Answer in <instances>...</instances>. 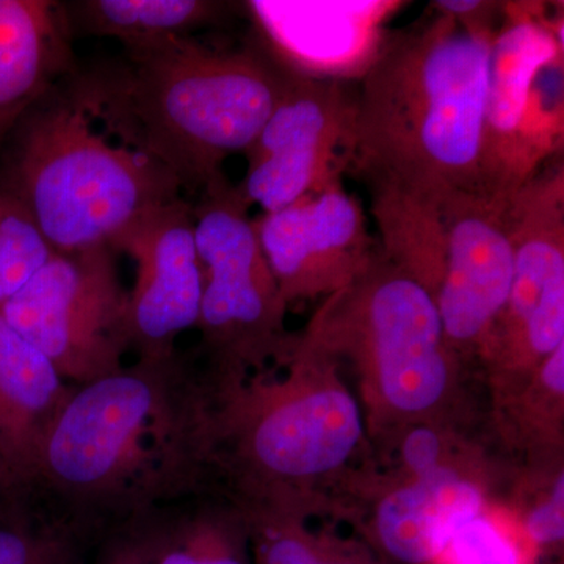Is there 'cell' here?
I'll return each mask as SVG.
<instances>
[{
    "mask_svg": "<svg viewBox=\"0 0 564 564\" xmlns=\"http://www.w3.org/2000/svg\"><path fill=\"white\" fill-rule=\"evenodd\" d=\"M214 404V381L195 352L124 364L74 386L31 484L102 538L166 505L217 492Z\"/></svg>",
    "mask_w": 564,
    "mask_h": 564,
    "instance_id": "obj_1",
    "label": "cell"
},
{
    "mask_svg": "<svg viewBox=\"0 0 564 564\" xmlns=\"http://www.w3.org/2000/svg\"><path fill=\"white\" fill-rule=\"evenodd\" d=\"M295 74L258 44L231 50L184 36L124 50L70 87L111 139L203 195L228 180L226 159L248 150Z\"/></svg>",
    "mask_w": 564,
    "mask_h": 564,
    "instance_id": "obj_2",
    "label": "cell"
},
{
    "mask_svg": "<svg viewBox=\"0 0 564 564\" xmlns=\"http://www.w3.org/2000/svg\"><path fill=\"white\" fill-rule=\"evenodd\" d=\"M496 32L432 9L384 32L359 76L348 170L437 203L480 188Z\"/></svg>",
    "mask_w": 564,
    "mask_h": 564,
    "instance_id": "obj_3",
    "label": "cell"
},
{
    "mask_svg": "<svg viewBox=\"0 0 564 564\" xmlns=\"http://www.w3.org/2000/svg\"><path fill=\"white\" fill-rule=\"evenodd\" d=\"M214 383L215 488L242 510L321 514L366 466L361 403L300 334L280 366Z\"/></svg>",
    "mask_w": 564,
    "mask_h": 564,
    "instance_id": "obj_4",
    "label": "cell"
},
{
    "mask_svg": "<svg viewBox=\"0 0 564 564\" xmlns=\"http://www.w3.org/2000/svg\"><path fill=\"white\" fill-rule=\"evenodd\" d=\"M11 132L0 188L24 207L52 251L113 248L144 215L181 198L180 181L111 140L70 85L50 93Z\"/></svg>",
    "mask_w": 564,
    "mask_h": 564,
    "instance_id": "obj_5",
    "label": "cell"
},
{
    "mask_svg": "<svg viewBox=\"0 0 564 564\" xmlns=\"http://www.w3.org/2000/svg\"><path fill=\"white\" fill-rule=\"evenodd\" d=\"M355 370L369 440L419 422H458L467 377L445 339L432 293L378 251L300 334Z\"/></svg>",
    "mask_w": 564,
    "mask_h": 564,
    "instance_id": "obj_6",
    "label": "cell"
},
{
    "mask_svg": "<svg viewBox=\"0 0 564 564\" xmlns=\"http://www.w3.org/2000/svg\"><path fill=\"white\" fill-rule=\"evenodd\" d=\"M250 207L228 180L203 193L193 206L203 270V296L195 351L217 381L242 380L280 366L291 351L282 299L256 232Z\"/></svg>",
    "mask_w": 564,
    "mask_h": 564,
    "instance_id": "obj_7",
    "label": "cell"
},
{
    "mask_svg": "<svg viewBox=\"0 0 564 564\" xmlns=\"http://www.w3.org/2000/svg\"><path fill=\"white\" fill-rule=\"evenodd\" d=\"M563 13L503 2L486 88L480 188L511 198L563 150Z\"/></svg>",
    "mask_w": 564,
    "mask_h": 564,
    "instance_id": "obj_8",
    "label": "cell"
},
{
    "mask_svg": "<svg viewBox=\"0 0 564 564\" xmlns=\"http://www.w3.org/2000/svg\"><path fill=\"white\" fill-rule=\"evenodd\" d=\"M508 217L513 281L478 359L497 406L524 391L564 345L563 161L547 163L511 196Z\"/></svg>",
    "mask_w": 564,
    "mask_h": 564,
    "instance_id": "obj_9",
    "label": "cell"
},
{
    "mask_svg": "<svg viewBox=\"0 0 564 564\" xmlns=\"http://www.w3.org/2000/svg\"><path fill=\"white\" fill-rule=\"evenodd\" d=\"M113 248L52 251L0 314L50 359L70 386L91 383L124 366L131 351L129 292Z\"/></svg>",
    "mask_w": 564,
    "mask_h": 564,
    "instance_id": "obj_10",
    "label": "cell"
},
{
    "mask_svg": "<svg viewBox=\"0 0 564 564\" xmlns=\"http://www.w3.org/2000/svg\"><path fill=\"white\" fill-rule=\"evenodd\" d=\"M356 93L347 80L296 73L245 151L236 191L263 214L284 209L340 180L350 165Z\"/></svg>",
    "mask_w": 564,
    "mask_h": 564,
    "instance_id": "obj_11",
    "label": "cell"
},
{
    "mask_svg": "<svg viewBox=\"0 0 564 564\" xmlns=\"http://www.w3.org/2000/svg\"><path fill=\"white\" fill-rule=\"evenodd\" d=\"M484 188L451 193L441 202L445 263L437 313L445 339L469 373L502 313L514 272L508 204Z\"/></svg>",
    "mask_w": 564,
    "mask_h": 564,
    "instance_id": "obj_12",
    "label": "cell"
},
{
    "mask_svg": "<svg viewBox=\"0 0 564 564\" xmlns=\"http://www.w3.org/2000/svg\"><path fill=\"white\" fill-rule=\"evenodd\" d=\"M254 228L289 307L323 302L348 288L380 251L361 203L344 187L343 177L284 209L262 214Z\"/></svg>",
    "mask_w": 564,
    "mask_h": 564,
    "instance_id": "obj_13",
    "label": "cell"
},
{
    "mask_svg": "<svg viewBox=\"0 0 564 564\" xmlns=\"http://www.w3.org/2000/svg\"><path fill=\"white\" fill-rule=\"evenodd\" d=\"M481 456L422 475L380 474L364 466L348 497L364 508V530L393 563L436 564L456 530L486 511Z\"/></svg>",
    "mask_w": 564,
    "mask_h": 564,
    "instance_id": "obj_14",
    "label": "cell"
},
{
    "mask_svg": "<svg viewBox=\"0 0 564 564\" xmlns=\"http://www.w3.org/2000/svg\"><path fill=\"white\" fill-rule=\"evenodd\" d=\"M113 250L135 262L129 291V345L137 359L165 358L180 350L182 333L196 328L203 296V270L193 206L174 199L140 218Z\"/></svg>",
    "mask_w": 564,
    "mask_h": 564,
    "instance_id": "obj_15",
    "label": "cell"
},
{
    "mask_svg": "<svg viewBox=\"0 0 564 564\" xmlns=\"http://www.w3.org/2000/svg\"><path fill=\"white\" fill-rule=\"evenodd\" d=\"M63 2L0 0V140L76 73Z\"/></svg>",
    "mask_w": 564,
    "mask_h": 564,
    "instance_id": "obj_16",
    "label": "cell"
},
{
    "mask_svg": "<svg viewBox=\"0 0 564 564\" xmlns=\"http://www.w3.org/2000/svg\"><path fill=\"white\" fill-rule=\"evenodd\" d=\"M73 389L0 314V455L25 484Z\"/></svg>",
    "mask_w": 564,
    "mask_h": 564,
    "instance_id": "obj_17",
    "label": "cell"
},
{
    "mask_svg": "<svg viewBox=\"0 0 564 564\" xmlns=\"http://www.w3.org/2000/svg\"><path fill=\"white\" fill-rule=\"evenodd\" d=\"M143 522L150 564H254L247 516L223 494H196Z\"/></svg>",
    "mask_w": 564,
    "mask_h": 564,
    "instance_id": "obj_18",
    "label": "cell"
},
{
    "mask_svg": "<svg viewBox=\"0 0 564 564\" xmlns=\"http://www.w3.org/2000/svg\"><path fill=\"white\" fill-rule=\"evenodd\" d=\"M102 541L32 485L0 492V564H91Z\"/></svg>",
    "mask_w": 564,
    "mask_h": 564,
    "instance_id": "obj_19",
    "label": "cell"
},
{
    "mask_svg": "<svg viewBox=\"0 0 564 564\" xmlns=\"http://www.w3.org/2000/svg\"><path fill=\"white\" fill-rule=\"evenodd\" d=\"M70 33L120 41L139 50L221 20L228 3L210 0H80L63 3Z\"/></svg>",
    "mask_w": 564,
    "mask_h": 564,
    "instance_id": "obj_20",
    "label": "cell"
},
{
    "mask_svg": "<svg viewBox=\"0 0 564 564\" xmlns=\"http://www.w3.org/2000/svg\"><path fill=\"white\" fill-rule=\"evenodd\" d=\"M386 259L436 299L445 263L441 203L389 184H367Z\"/></svg>",
    "mask_w": 564,
    "mask_h": 564,
    "instance_id": "obj_21",
    "label": "cell"
},
{
    "mask_svg": "<svg viewBox=\"0 0 564 564\" xmlns=\"http://www.w3.org/2000/svg\"><path fill=\"white\" fill-rule=\"evenodd\" d=\"M254 564H381L356 541L314 532L306 516L245 511Z\"/></svg>",
    "mask_w": 564,
    "mask_h": 564,
    "instance_id": "obj_22",
    "label": "cell"
},
{
    "mask_svg": "<svg viewBox=\"0 0 564 564\" xmlns=\"http://www.w3.org/2000/svg\"><path fill=\"white\" fill-rule=\"evenodd\" d=\"M51 254L24 207L0 188V307L24 288Z\"/></svg>",
    "mask_w": 564,
    "mask_h": 564,
    "instance_id": "obj_23",
    "label": "cell"
},
{
    "mask_svg": "<svg viewBox=\"0 0 564 564\" xmlns=\"http://www.w3.org/2000/svg\"><path fill=\"white\" fill-rule=\"evenodd\" d=\"M436 564H530L518 538L492 514L480 513L454 533Z\"/></svg>",
    "mask_w": 564,
    "mask_h": 564,
    "instance_id": "obj_24",
    "label": "cell"
},
{
    "mask_svg": "<svg viewBox=\"0 0 564 564\" xmlns=\"http://www.w3.org/2000/svg\"><path fill=\"white\" fill-rule=\"evenodd\" d=\"M564 474L556 470L522 514V530L536 547H555L564 538Z\"/></svg>",
    "mask_w": 564,
    "mask_h": 564,
    "instance_id": "obj_25",
    "label": "cell"
},
{
    "mask_svg": "<svg viewBox=\"0 0 564 564\" xmlns=\"http://www.w3.org/2000/svg\"><path fill=\"white\" fill-rule=\"evenodd\" d=\"M91 564H150L143 518L104 538Z\"/></svg>",
    "mask_w": 564,
    "mask_h": 564,
    "instance_id": "obj_26",
    "label": "cell"
},
{
    "mask_svg": "<svg viewBox=\"0 0 564 564\" xmlns=\"http://www.w3.org/2000/svg\"><path fill=\"white\" fill-rule=\"evenodd\" d=\"M430 9L448 14L463 25L481 31H497L502 22L503 2L481 0H434Z\"/></svg>",
    "mask_w": 564,
    "mask_h": 564,
    "instance_id": "obj_27",
    "label": "cell"
},
{
    "mask_svg": "<svg viewBox=\"0 0 564 564\" xmlns=\"http://www.w3.org/2000/svg\"><path fill=\"white\" fill-rule=\"evenodd\" d=\"M29 485L22 481L17 474L10 469L9 464L6 463L3 456L0 455V492L7 491V489L14 488V486Z\"/></svg>",
    "mask_w": 564,
    "mask_h": 564,
    "instance_id": "obj_28",
    "label": "cell"
}]
</instances>
